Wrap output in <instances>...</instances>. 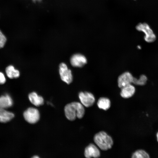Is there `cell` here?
<instances>
[{
	"label": "cell",
	"instance_id": "cell-15",
	"mask_svg": "<svg viewBox=\"0 0 158 158\" xmlns=\"http://www.w3.org/2000/svg\"><path fill=\"white\" fill-rule=\"evenodd\" d=\"M97 104L99 108L106 111L110 108L111 102L107 98L101 97L98 99Z\"/></svg>",
	"mask_w": 158,
	"mask_h": 158
},
{
	"label": "cell",
	"instance_id": "cell-5",
	"mask_svg": "<svg viewBox=\"0 0 158 158\" xmlns=\"http://www.w3.org/2000/svg\"><path fill=\"white\" fill-rule=\"evenodd\" d=\"M59 72L61 80L67 84H70L72 81L73 77L72 72L66 64L64 63H61L59 65Z\"/></svg>",
	"mask_w": 158,
	"mask_h": 158
},
{
	"label": "cell",
	"instance_id": "cell-16",
	"mask_svg": "<svg viewBox=\"0 0 158 158\" xmlns=\"http://www.w3.org/2000/svg\"><path fill=\"white\" fill-rule=\"evenodd\" d=\"M133 158H149L150 155L145 150L140 149L134 152L132 155Z\"/></svg>",
	"mask_w": 158,
	"mask_h": 158
},
{
	"label": "cell",
	"instance_id": "cell-7",
	"mask_svg": "<svg viewBox=\"0 0 158 158\" xmlns=\"http://www.w3.org/2000/svg\"><path fill=\"white\" fill-rule=\"evenodd\" d=\"M134 77L130 72H125L118 77L117 80L118 87L121 88L133 83Z\"/></svg>",
	"mask_w": 158,
	"mask_h": 158
},
{
	"label": "cell",
	"instance_id": "cell-8",
	"mask_svg": "<svg viewBox=\"0 0 158 158\" xmlns=\"http://www.w3.org/2000/svg\"><path fill=\"white\" fill-rule=\"evenodd\" d=\"M71 65L74 67H82L87 63L86 57L83 55L77 53L73 55L70 59Z\"/></svg>",
	"mask_w": 158,
	"mask_h": 158
},
{
	"label": "cell",
	"instance_id": "cell-10",
	"mask_svg": "<svg viewBox=\"0 0 158 158\" xmlns=\"http://www.w3.org/2000/svg\"><path fill=\"white\" fill-rule=\"evenodd\" d=\"M121 89L120 94L124 98H128L132 97L135 91V87L132 84L125 86Z\"/></svg>",
	"mask_w": 158,
	"mask_h": 158
},
{
	"label": "cell",
	"instance_id": "cell-2",
	"mask_svg": "<svg viewBox=\"0 0 158 158\" xmlns=\"http://www.w3.org/2000/svg\"><path fill=\"white\" fill-rule=\"evenodd\" d=\"M94 141L100 149L104 151L110 149L114 143L111 137L104 131H100L95 134Z\"/></svg>",
	"mask_w": 158,
	"mask_h": 158
},
{
	"label": "cell",
	"instance_id": "cell-13",
	"mask_svg": "<svg viewBox=\"0 0 158 158\" xmlns=\"http://www.w3.org/2000/svg\"><path fill=\"white\" fill-rule=\"evenodd\" d=\"M14 116V114L11 112L0 108V122L6 123L10 121Z\"/></svg>",
	"mask_w": 158,
	"mask_h": 158
},
{
	"label": "cell",
	"instance_id": "cell-20",
	"mask_svg": "<svg viewBox=\"0 0 158 158\" xmlns=\"http://www.w3.org/2000/svg\"><path fill=\"white\" fill-rule=\"evenodd\" d=\"M156 136L157 138V142H158V131L157 132L156 134Z\"/></svg>",
	"mask_w": 158,
	"mask_h": 158
},
{
	"label": "cell",
	"instance_id": "cell-4",
	"mask_svg": "<svg viewBox=\"0 0 158 158\" xmlns=\"http://www.w3.org/2000/svg\"><path fill=\"white\" fill-rule=\"evenodd\" d=\"M23 115L25 121L31 124L37 123L40 118V114L38 110L33 107L28 108L24 112Z\"/></svg>",
	"mask_w": 158,
	"mask_h": 158
},
{
	"label": "cell",
	"instance_id": "cell-21",
	"mask_svg": "<svg viewBox=\"0 0 158 158\" xmlns=\"http://www.w3.org/2000/svg\"><path fill=\"white\" fill-rule=\"evenodd\" d=\"M33 158H39V157H38V156H34V157H32Z\"/></svg>",
	"mask_w": 158,
	"mask_h": 158
},
{
	"label": "cell",
	"instance_id": "cell-18",
	"mask_svg": "<svg viewBox=\"0 0 158 158\" xmlns=\"http://www.w3.org/2000/svg\"><path fill=\"white\" fill-rule=\"evenodd\" d=\"M6 41V37L0 30V49L4 46Z\"/></svg>",
	"mask_w": 158,
	"mask_h": 158
},
{
	"label": "cell",
	"instance_id": "cell-17",
	"mask_svg": "<svg viewBox=\"0 0 158 158\" xmlns=\"http://www.w3.org/2000/svg\"><path fill=\"white\" fill-rule=\"evenodd\" d=\"M147 78L145 75H141L138 78L134 77L133 83L137 85L142 86L145 85L147 83Z\"/></svg>",
	"mask_w": 158,
	"mask_h": 158
},
{
	"label": "cell",
	"instance_id": "cell-3",
	"mask_svg": "<svg viewBox=\"0 0 158 158\" xmlns=\"http://www.w3.org/2000/svg\"><path fill=\"white\" fill-rule=\"evenodd\" d=\"M136 28L138 31L144 33V39L147 42H152L156 40V36L147 24L140 23L137 25Z\"/></svg>",
	"mask_w": 158,
	"mask_h": 158
},
{
	"label": "cell",
	"instance_id": "cell-9",
	"mask_svg": "<svg viewBox=\"0 0 158 158\" xmlns=\"http://www.w3.org/2000/svg\"><path fill=\"white\" fill-rule=\"evenodd\" d=\"M84 155L87 158H98L100 156V153L97 147L95 145L91 143L85 148Z\"/></svg>",
	"mask_w": 158,
	"mask_h": 158
},
{
	"label": "cell",
	"instance_id": "cell-14",
	"mask_svg": "<svg viewBox=\"0 0 158 158\" xmlns=\"http://www.w3.org/2000/svg\"><path fill=\"white\" fill-rule=\"evenodd\" d=\"M5 72L8 77L11 79L18 78L20 75L19 71L11 65L6 67Z\"/></svg>",
	"mask_w": 158,
	"mask_h": 158
},
{
	"label": "cell",
	"instance_id": "cell-1",
	"mask_svg": "<svg viewBox=\"0 0 158 158\" xmlns=\"http://www.w3.org/2000/svg\"><path fill=\"white\" fill-rule=\"evenodd\" d=\"M65 114L70 121H73L77 117L81 118L84 116L85 109L83 105L78 102H73L66 104L64 107Z\"/></svg>",
	"mask_w": 158,
	"mask_h": 158
},
{
	"label": "cell",
	"instance_id": "cell-6",
	"mask_svg": "<svg viewBox=\"0 0 158 158\" xmlns=\"http://www.w3.org/2000/svg\"><path fill=\"white\" fill-rule=\"evenodd\" d=\"M78 97L81 103L87 107L92 106L95 101L93 95L89 92H80L79 93Z\"/></svg>",
	"mask_w": 158,
	"mask_h": 158
},
{
	"label": "cell",
	"instance_id": "cell-22",
	"mask_svg": "<svg viewBox=\"0 0 158 158\" xmlns=\"http://www.w3.org/2000/svg\"><path fill=\"white\" fill-rule=\"evenodd\" d=\"M32 1H40L41 0H32Z\"/></svg>",
	"mask_w": 158,
	"mask_h": 158
},
{
	"label": "cell",
	"instance_id": "cell-11",
	"mask_svg": "<svg viewBox=\"0 0 158 158\" xmlns=\"http://www.w3.org/2000/svg\"><path fill=\"white\" fill-rule=\"evenodd\" d=\"M28 98L30 102L35 106L39 107L44 104L43 97L35 92L30 93L28 95Z\"/></svg>",
	"mask_w": 158,
	"mask_h": 158
},
{
	"label": "cell",
	"instance_id": "cell-19",
	"mask_svg": "<svg viewBox=\"0 0 158 158\" xmlns=\"http://www.w3.org/2000/svg\"><path fill=\"white\" fill-rule=\"evenodd\" d=\"M6 80L4 74L0 72V84H4L6 82Z\"/></svg>",
	"mask_w": 158,
	"mask_h": 158
},
{
	"label": "cell",
	"instance_id": "cell-12",
	"mask_svg": "<svg viewBox=\"0 0 158 158\" xmlns=\"http://www.w3.org/2000/svg\"><path fill=\"white\" fill-rule=\"evenodd\" d=\"M13 104L11 96L6 94L0 96V108L5 109L11 107Z\"/></svg>",
	"mask_w": 158,
	"mask_h": 158
}]
</instances>
